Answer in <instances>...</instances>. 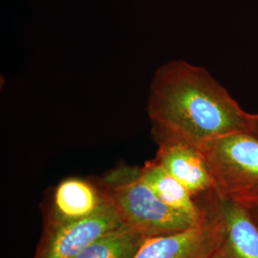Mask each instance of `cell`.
Here are the masks:
<instances>
[{
    "instance_id": "ba28073f",
    "label": "cell",
    "mask_w": 258,
    "mask_h": 258,
    "mask_svg": "<svg viewBox=\"0 0 258 258\" xmlns=\"http://www.w3.org/2000/svg\"><path fill=\"white\" fill-rule=\"evenodd\" d=\"M140 176L164 203L184 212L197 221H202L200 212L192 201V194L170 175L155 159L148 161L140 168Z\"/></svg>"
},
{
    "instance_id": "52a82bcc",
    "label": "cell",
    "mask_w": 258,
    "mask_h": 258,
    "mask_svg": "<svg viewBox=\"0 0 258 258\" xmlns=\"http://www.w3.org/2000/svg\"><path fill=\"white\" fill-rule=\"evenodd\" d=\"M105 202L100 187L79 178L65 179L54 194L53 212L50 220H78L99 211Z\"/></svg>"
},
{
    "instance_id": "30bf717a",
    "label": "cell",
    "mask_w": 258,
    "mask_h": 258,
    "mask_svg": "<svg viewBox=\"0 0 258 258\" xmlns=\"http://www.w3.org/2000/svg\"><path fill=\"white\" fill-rule=\"evenodd\" d=\"M229 249L235 258H258V230L239 208L227 206L225 211Z\"/></svg>"
},
{
    "instance_id": "9c48e42d",
    "label": "cell",
    "mask_w": 258,
    "mask_h": 258,
    "mask_svg": "<svg viewBox=\"0 0 258 258\" xmlns=\"http://www.w3.org/2000/svg\"><path fill=\"white\" fill-rule=\"evenodd\" d=\"M147 238L123 225L96 240L76 258H133Z\"/></svg>"
},
{
    "instance_id": "7a4b0ae2",
    "label": "cell",
    "mask_w": 258,
    "mask_h": 258,
    "mask_svg": "<svg viewBox=\"0 0 258 258\" xmlns=\"http://www.w3.org/2000/svg\"><path fill=\"white\" fill-rule=\"evenodd\" d=\"M100 186L121 223L147 237L185 231L199 225L184 212L164 203L140 176V168L119 166L103 177Z\"/></svg>"
},
{
    "instance_id": "5b68a950",
    "label": "cell",
    "mask_w": 258,
    "mask_h": 258,
    "mask_svg": "<svg viewBox=\"0 0 258 258\" xmlns=\"http://www.w3.org/2000/svg\"><path fill=\"white\" fill-rule=\"evenodd\" d=\"M159 148L157 162L194 195L215 188L210 168L200 148L153 127Z\"/></svg>"
},
{
    "instance_id": "8fae6325",
    "label": "cell",
    "mask_w": 258,
    "mask_h": 258,
    "mask_svg": "<svg viewBox=\"0 0 258 258\" xmlns=\"http://www.w3.org/2000/svg\"><path fill=\"white\" fill-rule=\"evenodd\" d=\"M249 124H250V130L258 136V113H254V114L250 113Z\"/></svg>"
},
{
    "instance_id": "6da1fadb",
    "label": "cell",
    "mask_w": 258,
    "mask_h": 258,
    "mask_svg": "<svg viewBox=\"0 0 258 258\" xmlns=\"http://www.w3.org/2000/svg\"><path fill=\"white\" fill-rule=\"evenodd\" d=\"M148 111L153 127L198 148L212 139L250 130V113L206 68L184 60L157 69Z\"/></svg>"
},
{
    "instance_id": "8992f818",
    "label": "cell",
    "mask_w": 258,
    "mask_h": 258,
    "mask_svg": "<svg viewBox=\"0 0 258 258\" xmlns=\"http://www.w3.org/2000/svg\"><path fill=\"white\" fill-rule=\"evenodd\" d=\"M217 231L215 226L202 221L185 231L148 237L133 258H211Z\"/></svg>"
},
{
    "instance_id": "277c9868",
    "label": "cell",
    "mask_w": 258,
    "mask_h": 258,
    "mask_svg": "<svg viewBox=\"0 0 258 258\" xmlns=\"http://www.w3.org/2000/svg\"><path fill=\"white\" fill-rule=\"evenodd\" d=\"M121 226L115 208L105 197L92 215L70 221L50 220L34 258H76L96 240Z\"/></svg>"
},
{
    "instance_id": "3957f363",
    "label": "cell",
    "mask_w": 258,
    "mask_h": 258,
    "mask_svg": "<svg viewBox=\"0 0 258 258\" xmlns=\"http://www.w3.org/2000/svg\"><path fill=\"white\" fill-rule=\"evenodd\" d=\"M216 189L225 192H258V136L244 130L201 145Z\"/></svg>"
}]
</instances>
